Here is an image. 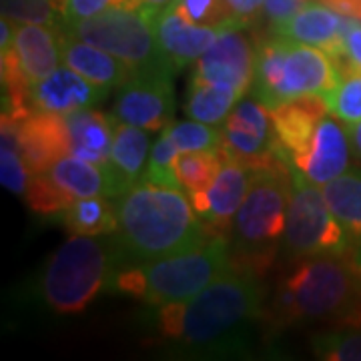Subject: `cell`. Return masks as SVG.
<instances>
[{"label":"cell","instance_id":"22","mask_svg":"<svg viewBox=\"0 0 361 361\" xmlns=\"http://www.w3.org/2000/svg\"><path fill=\"white\" fill-rule=\"evenodd\" d=\"M71 155L97 165H109L116 118L94 109H82L65 116Z\"/></svg>","mask_w":361,"mask_h":361},{"label":"cell","instance_id":"39","mask_svg":"<svg viewBox=\"0 0 361 361\" xmlns=\"http://www.w3.org/2000/svg\"><path fill=\"white\" fill-rule=\"evenodd\" d=\"M323 2L331 4L339 13L353 16V18H360L361 20V0H323Z\"/></svg>","mask_w":361,"mask_h":361},{"label":"cell","instance_id":"32","mask_svg":"<svg viewBox=\"0 0 361 361\" xmlns=\"http://www.w3.org/2000/svg\"><path fill=\"white\" fill-rule=\"evenodd\" d=\"M179 155L177 145L169 137L167 129L161 130V135L157 137V141L151 147V155H149V163L145 169V175L141 180H149L155 185H163V187H175L180 189V183L175 175V159Z\"/></svg>","mask_w":361,"mask_h":361},{"label":"cell","instance_id":"19","mask_svg":"<svg viewBox=\"0 0 361 361\" xmlns=\"http://www.w3.org/2000/svg\"><path fill=\"white\" fill-rule=\"evenodd\" d=\"M327 104L323 97L311 94L271 109L277 151L285 163L291 155L299 153L310 142L313 130L323 116L327 115Z\"/></svg>","mask_w":361,"mask_h":361},{"label":"cell","instance_id":"31","mask_svg":"<svg viewBox=\"0 0 361 361\" xmlns=\"http://www.w3.org/2000/svg\"><path fill=\"white\" fill-rule=\"evenodd\" d=\"M169 137L177 145L179 153H191V151H211L223 147L221 129L207 125L201 121H173L167 127Z\"/></svg>","mask_w":361,"mask_h":361},{"label":"cell","instance_id":"30","mask_svg":"<svg viewBox=\"0 0 361 361\" xmlns=\"http://www.w3.org/2000/svg\"><path fill=\"white\" fill-rule=\"evenodd\" d=\"M313 355L325 361H361V329L339 327L322 331L311 341Z\"/></svg>","mask_w":361,"mask_h":361},{"label":"cell","instance_id":"17","mask_svg":"<svg viewBox=\"0 0 361 361\" xmlns=\"http://www.w3.org/2000/svg\"><path fill=\"white\" fill-rule=\"evenodd\" d=\"M153 26L157 42L175 71L195 65L219 35V28L191 23L173 4L155 14Z\"/></svg>","mask_w":361,"mask_h":361},{"label":"cell","instance_id":"4","mask_svg":"<svg viewBox=\"0 0 361 361\" xmlns=\"http://www.w3.org/2000/svg\"><path fill=\"white\" fill-rule=\"evenodd\" d=\"M231 267L227 235H211L205 243L167 257L116 267L109 291L139 299L149 307H163L201 293Z\"/></svg>","mask_w":361,"mask_h":361},{"label":"cell","instance_id":"6","mask_svg":"<svg viewBox=\"0 0 361 361\" xmlns=\"http://www.w3.org/2000/svg\"><path fill=\"white\" fill-rule=\"evenodd\" d=\"M121 265L113 235H71L44 263L37 283L40 303L56 315H75L89 307Z\"/></svg>","mask_w":361,"mask_h":361},{"label":"cell","instance_id":"29","mask_svg":"<svg viewBox=\"0 0 361 361\" xmlns=\"http://www.w3.org/2000/svg\"><path fill=\"white\" fill-rule=\"evenodd\" d=\"M325 104L329 115L339 118L343 125H355L361 121V71L357 68H339V78L325 94Z\"/></svg>","mask_w":361,"mask_h":361},{"label":"cell","instance_id":"37","mask_svg":"<svg viewBox=\"0 0 361 361\" xmlns=\"http://www.w3.org/2000/svg\"><path fill=\"white\" fill-rule=\"evenodd\" d=\"M336 65L348 66V68H357L361 71V20L348 16V25H345V32H343V44H341V52L339 56L334 59Z\"/></svg>","mask_w":361,"mask_h":361},{"label":"cell","instance_id":"10","mask_svg":"<svg viewBox=\"0 0 361 361\" xmlns=\"http://www.w3.org/2000/svg\"><path fill=\"white\" fill-rule=\"evenodd\" d=\"M223 149L253 171L285 161L277 151L269 106L253 94L239 99L221 125Z\"/></svg>","mask_w":361,"mask_h":361},{"label":"cell","instance_id":"28","mask_svg":"<svg viewBox=\"0 0 361 361\" xmlns=\"http://www.w3.org/2000/svg\"><path fill=\"white\" fill-rule=\"evenodd\" d=\"M30 177L32 175L25 163V155H23L18 133H16V123L11 116L2 115V129H0V179H2V185L14 195L25 197Z\"/></svg>","mask_w":361,"mask_h":361},{"label":"cell","instance_id":"23","mask_svg":"<svg viewBox=\"0 0 361 361\" xmlns=\"http://www.w3.org/2000/svg\"><path fill=\"white\" fill-rule=\"evenodd\" d=\"M47 177L54 183V187L73 203L82 197H111L115 199V187L109 171L103 165L90 163L75 155L61 157L54 161Z\"/></svg>","mask_w":361,"mask_h":361},{"label":"cell","instance_id":"14","mask_svg":"<svg viewBox=\"0 0 361 361\" xmlns=\"http://www.w3.org/2000/svg\"><path fill=\"white\" fill-rule=\"evenodd\" d=\"M253 169L237 161L223 149V165L219 175L205 193L189 197L199 219L203 221L209 235H227L235 213L245 199L253 180Z\"/></svg>","mask_w":361,"mask_h":361},{"label":"cell","instance_id":"9","mask_svg":"<svg viewBox=\"0 0 361 361\" xmlns=\"http://www.w3.org/2000/svg\"><path fill=\"white\" fill-rule=\"evenodd\" d=\"M351 251L345 227L329 209L319 185L291 171V199L287 209L281 253L287 261Z\"/></svg>","mask_w":361,"mask_h":361},{"label":"cell","instance_id":"1","mask_svg":"<svg viewBox=\"0 0 361 361\" xmlns=\"http://www.w3.org/2000/svg\"><path fill=\"white\" fill-rule=\"evenodd\" d=\"M263 317L257 273L231 267L201 293L153 311L155 336L183 355L221 357L249 351L251 329Z\"/></svg>","mask_w":361,"mask_h":361},{"label":"cell","instance_id":"3","mask_svg":"<svg viewBox=\"0 0 361 361\" xmlns=\"http://www.w3.org/2000/svg\"><path fill=\"white\" fill-rule=\"evenodd\" d=\"M271 310L277 323H325L361 329V261L351 251L293 261Z\"/></svg>","mask_w":361,"mask_h":361},{"label":"cell","instance_id":"35","mask_svg":"<svg viewBox=\"0 0 361 361\" xmlns=\"http://www.w3.org/2000/svg\"><path fill=\"white\" fill-rule=\"evenodd\" d=\"M25 201L35 213L44 215V217L63 215L66 207L71 205V201L54 187V183L47 177V173H39V175L30 177Z\"/></svg>","mask_w":361,"mask_h":361},{"label":"cell","instance_id":"34","mask_svg":"<svg viewBox=\"0 0 361 361\" xmlns=\"http://www.w3.org/2000/svg\"><path fill=\"white\" fill-rule=\"evenodd\" d=\"M173 6L195 25L213 26V28L239 25L227 0H175Z\"/></svg>","mask_w":361,"mask_h":361},{"label":"cell","instance_id":"41","mask_svg":"<svg viewBox=\"0 0 361 361\" xmlns=\"http://www.w3.org/2000/svg\"><path fill=\"white\" fill-rule=\"evenodd\" d=\"M349 139H351V151L361 161V121L355 125H349Z\"/></svg>","mask_w":361,"mask_h":361},{"label":"cell","instance_id":"25","mask_svg":"<svg viewBox=\"0 0 361 361\" xmlns=\"http://www.w3.org/2000/svg\"><path fill=\"white\" fill-rule=\"evenodd\" d=\"M65 229L71 235H113L118 229L115 199L111 197H82L75 199L61 215Z\"/></svg>","mask_w":361,"mask_h":361},{"label":"cell","instance_id":"15","mask_svg":"<svg viewBox=\"0 0 361 361\" xmlns=\"http://www.w3.org/2000/svg\"><path fill=\"white\" fill-rule=\"evenodd\" d=\"M109 90L101 89L80 77L65 63L56 66L49 77L39 80L28 90V109L54 115H71L82 109H92L99 104Z\"/></svg>","mask_w":361,"mask_h":361},{"label":"cell","instance_id":"13","mask_svg":"<svg viewBox=\"0 0 361 361\" xmlns=\"http://www.w3.org/2000/svg\"><path fill=\"white\" fill-rule=\"evenodd\" d=\"M351 153L348 127L327 113L317 123L310 142L299 153L289 157L287 165L310 183L323 187L348 171Z\"/></svg>","mask_w":361,"mask_h":361},{"label":"cell","instance_id":"33","mask_svg":"<svg viewBox=\"0 0 361 361\" xmlns=\"http://www.w3.org/2000/svg\"><path fill=\"white\" fill-rule=\"evenodd\" d=\"M2 16L16 25L61 26V11L54 0H2Z\"/></svg>","mask_w":361,"mask_h":361},{"label":"cell","instance_id":"43","mask_svg":"<svg viewBox=\"0 0 361 361\" xmlns=\"http://www.w3.org/2000/svg\"><path fill=\"white\" fill-rule=\"evenodd\" d=\"M54 2H59V0H54Z\"/></svg>","mask_w":361,"mask_h":361},{"label":"cell","instance_id":"40","mask_svg":"<svg viewBox=\"0 0 361 361\" xmlns=\"http://www.w3.org/2000/svg\"><path fill=\"white\" fill-rule=\"evenodd\" d=\"M175 0H133V4L135 6H139L142 11H147V13L157 14L159 11H163V8H167L169 4H173Z\"/></svg>","mask_w":361,"mask_h":361},{"label":"cell","instance_id":"26","mask_svg":"<svg viewBox=\"0 0 361 361\" xmlns=\"http://www.w3.org/2000/svg\"><path fill=\"white\" fill-rule=\"evenodd\" d=\"M239 99L243 97H239L235 90L203 80V78L191 77L189 89H187L185 113L189 118L201 121L213 127H221Z\"/></svg>","mask_w":361,"mask_h":361},{"label":"cell","instance_id":"2","mask_svg":"<svg viewBox=\"0 0 361 361\" xmlns=\"http://www.w3.org/2000/svg\"><path fill=\"white\" fill-rule=\"evenodd\" d=\"M115 205L121 265L167 257L211 237L183 189L139 180L116 197Z\"/></svg>","mask_w":361,"mask_h":361},{"label":"cell","instance_id":"42","mask_svg":"<svg viewBox=\"0 0 361 361\" xmlns=\"http://www.w3.org/2000/svg\"><path fill=\"white\" fill-rule=\"evenodd\" d=\"M251 2H253V4H255L257 8H261V6H263V0H251Z\"/></svg>","mask_w":361,"mask_h":361},{"label":"cell","instance_id":"5","mask_svg":"<svg viewBox=\"0 0 361 361\" xmlns=\"http://www.w3.org/2000/svg\"><path fill=\"white\" fill-rule=\"evenodd\" d=\"M291 199V169L281 161L257 169L227 233L233 267L261 275L281 249Z\"/></svg>","mask_w":361,"mask_h":361},{"label":"cell","instance_id":"21","mask_svg":"<svg viewBox=\"0 0 361 361\" xmlns=\"http://www.w3.org/2000/svg\"><path fill=\"white\" fill-rule=\"evenodd\" d=\"M151 147V130L116 121L111 159L106 165L115 187V199L142 179Z\"/></svg>","mask_w":361,"mask_h":361},{"label":"cell","instance_id":"24","mask_svg":"<svg viewBox=\"0 0 361 361\" xmlns=\"http://www.w3.org/2000/svg\"><path fill=\"white\" fill-rule=\"evenodd\" d=\"M322 189L329 209L348 231L351 253L361 261V169L349 167Z\"/></svg>","mask_w":361,"mask_h":361},{"label":"cell","instance_id":"7","mask_svg":"<svg viewBox=\"0 0 361 361\" xmlns=\"http://www.w3.org/2000/svg\"><path fill=\"white\" fill-rule=\"evenodd\" d=\"M339 78L334 56L322 49L273 35L257 44L251 94L269 109L301 97H323Z\"/></svg>","mask_w":361,"mask_h":361},{"label":"cell","instance_id":"27","mask_svg":"<svg viewBox=\"0 0 361 361\" xmlns=\"http://www.w3.org/2000/svg\"><path fill=\"white\" fill-rule=\"evenodd\" d=\"M223 165V147L211 151H191L179 153L175 159V175L180 183V189L189 197L205 193L219 175Z\"/></svg>","mask_w":361,"mask_h":361},{"label":"cell","instance_id":"38","mask_svg":"<svg viewBox=\"0 0 361 361\" xmlns=\"http://www.w3.org/2000/svg\"><path fill=\"white\" fill-rule=\"evenodd\" d=\"M310 0H263L261 14L269 23L271 30L285 20H289L295 13H299Z\"/></svg>","mask_w":361,"mask_h":361},{"label":"cell","instance_id":"16","mask_svg":"<svg viewBox=\"0 0 361 361\" xmlns=\"http://www.w3.org/2000/svg\"><path fill=\"white\" fill-rule=\"evenodd\" d=\"M13 121L16 123L18 141H20V149H23L25 163L30 175L44 173L54 161L71 155L68 130H66V121L63 115L30 111L28 115L13 118Z\"/></svg>","mask_w":361,"mask_h":361},{"label":"cell","instance_id":"20","mask_svg":"<svg viewBox=\"0 0 361 361\" xmlns=\"http://www.w3.org/2000/svg\"><path fill=\"white\" fill-rule=\"evenodd\" d=\"M63 63L77 71L80 77L104 90H118L133 78V68L115 54L90 42L68 37L63 32Z\"/></svg>","mask_w":361,"mask_h":361},{"label":"cell","instance_id":"36","mask_svg":"<svg viewBox=\"0 0 361 361\" xmlns=\"http://www.w3.org/2000/svg\"><path fill=\"white\" fill-rule=\"evenodd\" d=\"M115 6H135L133 0H59L61 25L85 20Z\"/></svg>","mask_w":361,"mask_h":361},{"label":"cell","instance_id":"11","mask_svg":"<svg viewBox=\"0 0 361 361\" xmlns=\"http://www.w3.org/2000/svg\"><path fill=\"white\" fill-rule=\"evenodd\" d=\"M245 28L243 25L219 28L215 42L193 65V77L227 87L239 97H245L253 85L257 61V47Z\"/></svg>","mask_w":361,"mask_h":361},{"label":"cell","instance_id":"12","mask_svg":"<svg viewBox=\"0 0 361 361\" xmlns=\"http://www.w3.org/2000/svg\"><path fill=\"white\" fill-rule=\"evenodd\" d=\"M173 73H135L116 94L113 116L121 123L161 133L175 121Z\"/></svg>","mask_w":361,"mask_h":361},{"label":"cell","instance_id":"8","mask_svg":"<svg viewBox=\"0 0 361 361\" xmlns=\"http://www.w3.org/2000/svg\"><path fill=\"white\" fill-rule=\"evenodd\" d=\"M153 18L155 14L139 6H115L85 20L65 23L61 30L115 54L133 73H175L157 42Z\"/></svg>","mask_w":361,"mask_h":361},{"label":"cell","instance_id":"18","mask_svg":"<svg viewBox=\"0 0 361 361\" xmlns=\"http://www.w3.org/2000/svg\"><path fill=\"white\" fill-rule=\"evenodd\" d=\"M345 25H348V14L339 13L337 8L323 0H310L289 20L275 26L273 35L322 49L337 59L343 44Z\"/></svg>","mask_w":361,"mask_h":361}]
</instances>
